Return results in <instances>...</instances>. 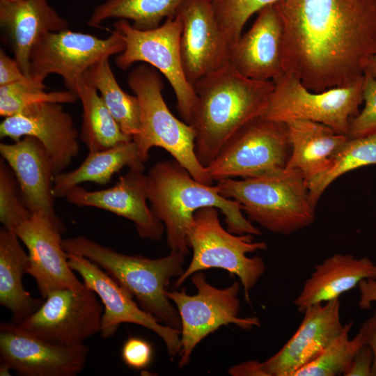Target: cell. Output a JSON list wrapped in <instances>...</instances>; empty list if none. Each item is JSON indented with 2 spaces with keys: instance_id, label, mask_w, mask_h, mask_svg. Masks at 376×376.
<instances>
[{
  "instance_id": "obj_1",
  "label": "cell",
  "mask_w": 376,
  "mask_h": 376,
  "mask_svg": "<svg viewBox=\"0 0 376 376\" xmlns=\"http://www.w3.org/2000/svg\"><path fill=\"white\" fill-rule=\"evenodd\" d=\"M285 72L320 92L364 75L376 55V0H281Z\"/></svg>"
},
{
  "instance_id": "obj_2",
  "label": "cell",
  "mask_w": 376,
  "mask_h": 376,
  "mask_svg": "<svg viewBox=\"0 0 376 376\" xmlns=\"http://www.w3.org/2000/svg\"><path fill=\"white\" fill-rule=\"evenodd\" d=\"M193 86L196 102L190 125L196 157L206 167L240 130L263 114L274 82L249 79L229 65Z\"/></svg>"
},
{
  "instance_id": "obj_3",
  "label": "cell",
  "mask_w": 376,
  "mask_h": 376,
  "mask_svg": "<svg viewBox=\"0 0 376 376\" xmlns=\"http://www.w3.org/2000/svg\"><path fill=\"white\" fill-rule=\"evenodd\" d=\"M146 175L148 200L164 226L171 252L189 253L187 235L195 212L203 207L221 210L227 230L232 233L260 235V230L244 216L240 203L222 196L217 185L194 179L174 159L156 163Z\"/></svg>"
},
{
  "instance_id": "obj_4",
  "label": "cell",
  "mask_w": 376,
  "mask_h": 376,
  "mask_svg": "<svg viewBox=\"0 0 376 376\" xmlns=\"http://www.w3.org/2000/svg\"><path fill=\"white\" fill-rule=\"evenodd\" d=\"M62 245L67 253L98 265L160 323L180 330L178 312L166 291L171 280L183 273L185 255L171 251L166 256L152 259L123 254L82 235L64 239Z\"/></svg>"
},
{
  "instance_id": "obj_5",
  "label": "cell",
  "mask_w": 376,
  "mask_h": 376,
  "mask_svg": "<svg viewBox=\"0 0 376 376\" xmlns=\"http://www.w3.org/2000/svg\"><path fill=\"white\" fill-rule=\"evenodd\" d=\"M217 182L220 194L240 203L252 223L274 233L290 235L315 221L316 206L299 170L285 168L268 175Z\"/></svg>"
},
{
  "instance_id": "obj_6",
  "label": "cell",
  "mask_w": 376,
  "mask_h": 376,
  "mask_svg": "<svg viewBox=\"0 0 376 376\" xmlns=\"http://www.w3.org/2000/svg\"><path fill=\"white\" fill-rule=\"evenodd\" d=\"M127 81L140 105V130L133 141L143 162L148 159L152 148H161L194 179L212 185L213 180L196 155L195 130L175 118L168 108L162 96L164 84L158 70L143 63L130 72Z\"/></svg>"
},
{
  "instance_id": "obj_7",
  "label": "cell",
  "mask_w": 376,
  "mask_h": 376,
  "mask_svg": "<svg viewBox=\"0 0 376 376\" xmlns=\"http://www.w3.org/2000/svg\"><path fill=\"white\" fill-rule=\"evenodd\" d=\"M253 236L234 234L224 229L216 207L197 210L187 235L192 257L187 267L177 278L175 286H180L197 272L219 268L239 278L244 299L250 303L251 291L264 274L265 265L259 256L249 257L247 254L267 248L264 242H253Z\"/></svg>"
},
{
  "instance_id": "obj_8",
  "label": "cell",
  "mask_w": 376,
  "mask_h": 376,
  "mask_svg": "<svg viewBox=\"0 0 376 376\" xmlns=\"http://www.w3.org/2000/svg\"><path fill=\"white\" fill-rule=\"evenodd\" d=\"M114 30L125 43L123 52L115 63L123 70L136 62L148 64L159 71L172 87L179 113L190 125L196 102L194 86L187 81L182 65L180 42L182 22L177 13L158 27L142 31L135 29L128 20L119 19Z\"/></svg>"
},
{
  "instance_id": "obj_9",
  "label": "cell",
  "mask_w": 376,
  "mask_h": 376,
  "mask_svg": "<svg viewBox=\"0 0 376 376\" xmlns=\"http://www.w3.org/2000/svg\"><path fill=\"white\" fill-rule=\"evenodd\" d=\"M363 78L340 87L316 92L292 74L273 81L274 89L263 117L286 123L307 120L324 124L348 136L352 118L363 103Z\"/></svg>"
},
{
  "instance_id": "obj_10",
  "label": "cell",
  "mask_w": 376,
  "mask_h": 376,
  "mask_svg": "<svg viewBox=\"0 0 376 376\" xmlns=\"http://www.w3.org/2000/svg\"><path fill=\"white\" fill-rule=\"evenodd\" d=\"M197 292L189 295L185 289L166 291L175 305L181 322L179 367L190 362L191 355L201 341L224 325L233 324L242 329L260 325L257 317L240 318V285L235 281L225 288L210 284L202 271L191 275Z\"/></svg>"
},
{
  "instance_id": "obj_11",
  "label": "cell",
  "mask_w": 376,
  "mask_h": 376,
  "mask_svg": "<svg viewBox=\"0 0 376 376\" xmlns=\"http://www.w3.org/2000/svg\"><path fill=\"white\" fill-rule=\"evenodd\" d=\"M290 154L286 124L261 116L240 130L205 169L213 181L265 176L285 169Z\"/></svg>"
},
{
  "instance_id": "obj_12",
  "label": "cell",
  "mask_w": 376,
  "mask_h": 376,
  "mask_svg": "<svg viewBox=\"0 0 376 376\" xmlns=\"http://www.w3.org/2000/svg\"><path fill=\"white\" fill-rule=\"evenodd\" d=\"M124 49V41L115 30L104 39L68 29L47 32L31 49L29 77L44 84L48 75L56 74L66 88L74 92L77 81L91 66Z\"/></svg>"
},
{
  "instance_id": "obj_13",
  "label": "cell",
  "mask_w": 376,
  "mask_h": 376,
  "mask_svg": "<svg viewBox=\"0 0 376 376\" xmlns=\"http://www.w3.org/2000/svg\"><path fill=\"white\" fill-rule=\"evenodd\" d=\"M40 306L19 324L24 331L61 346H77L100 332L103 305L85 285L49 294Z\"/></svg>"
},
{
  "instance_id": "obj_14",
  "label": "cell",
  "mask_w": 376,
  "mask_h": 376,
  "mask_svg": "<svg viewBox=\"0 0 376 376\" xmlns=\"http://www.w3.org/2000/svg\"><path fill=\"white\" fill-rule=\"evenodd\" d=\"M67 253L70 268L81 276L84 285L97 294L103 305L102 338L114 336L123 323L135 324L159 336L171 359L179 354L180 330L160 323L143 310L129 292L95 263L81 256Z\"/></svg>"
},
{
  "instance_id": "obj_15",
  "label": "cell",
  "mask_w": 376,
  "mask_h": 376,
  "mask_svg": "<svg viewBox=\"0 0 376 376\" xmlns=\"http://www.w3.org/2000/svg\"><path fill=\"white\" fill-rule=\"evenodd\" d=\"M177 13L182 22V65L193 86L230 65V46L210 0H185Z\"/></svg>"
},
{
  "instance_id": "obj_16",
  "label": "cell",
  "mask_w": 376,
  "mask_h": 376,
  "mask_svg": "<svg viewBox=\"0 0 376 376\" xmlns=\"http://www.w3.org/2000/svg\"><path fill=\"white\" fill-rule=\"evenodd\" d=\"M88 354L85 344L61 346L37 338L17 324H0L1 362L22 376H76Z\"/></svg>"
},
{
  "instance_id": "obj_17",
  "label": "cell",
  "mask_w": 376,
  "mask_h": 376,
  "mask_svg": "<svg viewBox=\"0 0 376 376\" xmlns=\"http://www.w3.org/2000/svg\"><path fill=\"white\" fill-rule=\"evenodd\" d=\"M62 104L40 102L4 118L1 138L17 141L25 136L37 139L45 148L55 175L64 171L79 151V132Z\"/></svg>"
},
{
  "instance_id": "obj_18",
  "label": "cell",
  "mask_w": 376,
  "mask_h": 376,
  "mask_svg": "<svg viewBox=\"0 0 376 376\" xmlns=\"http://www.w3.org/2000/svg\"><path fill=\"white\" fill-rule=\"evenodd\" d=\"M14 231L27 249L28 274L35 280L43 299L58 290L84 286L69 265L62 245L63 232L50 219L33 213Z\"/></svg>"
},
{
  "instance_id": "obj_19",
  "label": "cell",
  "mask_w": 376,
  "mask_h": 376,
  "mask_svg": "<svg viewBox=\"0 0 376 376\" xmlns=\"http://www.w3.org/2000/svg\"><path fill=\"white\" fill-rule=\"evenodd\" d=\"M143 169H129L111 187L89 191L77 186L68 191L66 201L78 207H91L112 212L133 222L139 236L159 240L164 226L148 207L147 175Z\"/></svg>"
},
{
  "instance_id": "obj_20",
  "label": "cell",
  "mask_w": 376,
  "mask_h": 376,
  "mask_svg": "<svg viewBox=\"0 0 376 376\" xmlns=\"http://www.w3.org/2000/svg\"><path fill=\"white\" fill-rule=\"evenodd\" d=\"M290 338L263 362L266 376H293L318 357L344 330L339 299L313 305Z\"/></svg>"
},
{
  "instance_id": "obj_21",
  "label": "cell",
  "mask_w": 376,
  "mask_h": 376,
  "mask_svg": "<svg viewBox=\"0 0 376 376\" xmlns=\"http://www.w3.org/2000/svg\"><path fill=\"white\" fill-rule=\"evenodd\" d=\"M251 28L230 50V65L257 81H274L285 73L283 24L276 3L258 13Z\"/></svg>"
},
{
  "instance_id": "obj_22",
  "label": "cell",
  "mask_w": 376,
  "mask_h": 376,
  "mask_svg": "<svg viewBox=\"0 0 376 376\" xmlns=\"http://www.w3.org/2000/svg\"><path fill=\"white\" fill-rule=\"evenodd\" d=\"M0 154L14 173L30 212L45 215L63 232V224L54 207L55 174L42 144L34 137L25 136L11 143H1Z\"/></svg>"
},
{
  "instance_id": "obj_23",
  "label": "cell",
  "mask_w": 376,
  "mask_h": 376,
  "mask_svg": "<svg viewBox=\"0 0 376 376\" xmlns=\"http://www.w3.org/2000/svg\"><path fill=\"white\" fill-rule=\"evenodd\" d=\"M0 24L10 38L14 58L28 77L30 54L40 36L68 29V22L47 0L0 1Z\"/></svg>"
},
{
  "instance_id": "obj_24",
  "label": "cell",
  "mask_w": 376,
  "mask_h": 376,
  "mask_svg": "<svg viewBox=\"0 0 376 376\" xmlns=\"http://www.w3.org/2000/svg\"><path fill=\"white\" fill-rule=\"evenodd\" d=\"M369 279L376 280V265L370 259L335 253L315 267L292 302L303 313L311 306L339 299Z\"/></svg>"
},
{
  "instance_id": "obj_25",
  "label": "cell",
  "mask_w": 376,
  "mask_h": 376,
  "mask_svg": "<svg viewBox=\"0 0 376 376\" xmlns=\"http://www.w3.org/2000/svg\"><path fill=\"white\" fill-rule=\"evenodd\" d=\"M290 154L285 168L301 171L307 182L324 171L348 136L331 127L307 120L285 123Z\"/></svg>"
},
{
  "instance_id": "obj_26",
  "label": "cell",
  "mask_w": 376,
  "mask_h": 376,
  "mask_svg": "<svg viewBox=\"0 0 376 376\" xmlns=\"http://www.w3.org/2000/svg\"><path fill=\"white\" fill-rule=\"evenodd\" d=\"M15 231L0 228V304L12 314L11 322L19 324L42 303L23 286L22 279L28 274V253Z\"/></svg>"
},
{
  "instance_id": "obj_27",
  "label": "cell",
  "mask_w": 376,
  "mask_h": 376,
  "mask_svg": "<svg viewBox=\"0 0 376 376\" xmlns=\"http://www.w3.org/2000/svg\"><path fill=\"white\" fill-rule=\"evenodd\" d=\"M144 164L133 139L104 150L88 151L78 167L55 175L54 196L65 197L70 190L84 182L104 185L124 167L144 170Z\"/></svg>"
},
{
  "instance_id": "obj_28",
  "label": "cell",
  "mask_w": 376,
  "mask_h": 376,
  "mask_svg": "<svg viewBox=\"0 0 376 376\" xmlns=\"http://www.w3.org/2000/svg\"><path fill=\"white\" fill-rule=\"evenodd\" d=\"M74 92L83 109L79 139L88 151L104 150L133 139L122 131L97 91L84 75L77 81Z\"/></svg>"
},
{
  "instance_id": "obj_29",
  "label": "cell",
  "mask_w": 376,
  "mask_h": 376,
  "mask_svg": "<svg viewBox=\"0 0 376 376\" xmlns=\"http://www.w3.org/2000/svg\"><path fill=\"white\" fill-rule=\"evenodd\" d=\"M86 80L100 93L111 114L126 134L136 136L140 130V105L137 97L125 92L111 70L109 58L91 66Z\"/></svg>"
},
{
  "instance_id": "obj_30",
  "label": "cell",
  "mask_w": 376,
  "mask_h": 376,
  "mask_svg": "<svg viewBox=\"0 0 376 376\" xmlns=\"http://www.w3.org/2000/svg\"><path fill=\"white\" fill-rule=\"evenodd\" d=\"M185 0H106L96 7L88 24L100 27L103 21L115 17L133 22L135 29L151 30L164 19L175 16Z\"/></svg>"
},
{
  "instance_id": "obj_31",
  "label": "cell",
  "mask_w": 376,
  "mask_h": 376,
  "mask_svg": "<svg viewBox=\"0 0 376 376\" xmlns=\"http://www.w3.org/2000/svg\"><path fill=\"white\" fill-rule=\"evenodd\" d=\"M370 165H376V134L348 137L327 169L307 182L312 202L316 206L324 191L343 174Z\"/></svg>"
},
{
  "instance_id": "obj_32",
  "label": "cell",
  "mask_w": 376,
  "mask_h": 376,
  "mask_svg": "<svg viewBox=\"0 0 376 376\" xmlns=\"http://www.w3.org/2000/svg\"><path fill=\"white\" fill-rule=\"evenodd\" d=\"M352 327V322L345 324L343 332L318 357L296 371L293 376L343 375L356 352L366 344L359 331L350 338Z\"/></svg>"
},
{
  "instance_id": "obj_33",
  "label": "cell",
  "mask_w": 376,
  "mask_h": 376,
  "mask_svg": "<svg viewBox=\"0 0 376 376\" xmlns=\"http://www.w3.org/2000/svg\"><path fill=\"white\" fill-rule=\"evenodd\" d=\"M46 88L44 84L36 81L0 86V116L3 118L13 116L40 102L71 104L79 100L77 93L69 89L47 92Z\"/></svg>"
},
{
  "instance_id": "obj_34",
  "label": "cell",
  "mask_w": 376,
  "mask_h": 376,
  "mask_svg": "<svg viewBox=\"0 0 376 376\" xmlns=\"http://www.w3.org/2000/svg\"><path fill=\"white\" fill-rule=\"evenodd\" d=\"M217 21L230 44H236L249 19L267 6L281 0H210Z\"/></svg>"
},
{
  "instance_id": "obj_35",
  "label": "cell",
  "mask_w": 376,
  "mask_h": 376,
  "mask_svg": "<svg viewBox=\"0 0 376 376\" xmlns=\"http://www.w3.org/2000/svg\"><path fill=\"white\" fill-rule=\"evenodd\" d=\"M32 213L24 204L19 187L10 167L0 159V222L11 230L27 220Z\"/></svg>"
},
{
  "instance_id": "obj_36",
  "label": "cell",
  "mask_w": 376,
  "mask_h": 376,
  "mask_svg": "<svg viewBox=\"0 0 376 376\" xmlns=\"http://www.w3.org/2000/svg\"><path fill=\"white\" fill-rule=\"evenodd\" d=\"M363 109L352 118L349 137L376 134V79L364 75Z\"/></svg>"
},
{
  "instance_id": "obj_37",
  "label": "cell",
  "mask_w": 376,
  "mask_h": 376,
  "mask_svg": "<svg viewBox=\"0 0 376 376\" xmlns=\"http://www.w3.org/2000/svg\"><path fill=\"white\" fill-rule=\"evenodd\" d=\"M152 347L143 338L131 336L124 343L121 350L123 362L133 369L147 368L152 361Z\"/></svg>"
},
{
  "instance_id": "obj_38",
  "label": "cell",
  "mask_w": 376,
  "mask_h": 376,
  "mask_svg": "<svg viewBox=\"0 0 376 376\" xmlns=\"http://www.w3.org/2000/svg\"><path fill=\"white\" fill-rule=\"evenodd\" d=\"M33 81L22 71L15 58L0 50V86L16 83H29Z\"/></svg>"
},
{
  "instance_id": "obj_39",
  "label": "cell",
  "mask_w": 376,
  "mask_h": 376,
  "mask_svg": "<svg viewBox=\"0 0 376 376\" xmlns=\"http://www.w3.org/2000/svg\"><path fill=\"white\" fill-rule=\"evenodd\" d=\"M373 361V351L365 344L356 352L343 375L372 376Z\"/></svg>"
},
{
  "instance_id": "obj_40",
  "label": "cell",
  "mask_w": 376,
  "mask_h": 376,
  "mask_svg": "<svg viewBox=\"0 0 376 376\" xmlns=\"http://www.w3.org/2000/svg\"><path fill=\"white\" fill-rule=\"evenodd\" d=\"M359 331L362 334L366 344L373 351L374 361L372 376H376V310L361 324Z\"/></svg>"
},
{
  "instance_id": "obj_41",
  "label": "cell",
  "mask_w": 376,
  "mask_h": 376,
  "mask_svg": "<svg viewBox=\"0 0 376 376\" xmlns=\"http://www.w3.org/2000/svg\"><path fill=\"white\" fill-rule=\"evenodd\" d=\"M229 373L235 376H266L263 362L249 361L230 368Z\"/></svg>"
},
{
  "instance_id": "obj_42",
  "label": "cell",
  "mask_w": 376,
  "mask_h": 376,
  "mask_svg": "<svg viewBox=\"0 0 376 376\" xmlns=\"http://www.w3.org/2000/svg\"><path fill=\"white\" fill-rule=\"evenodd\" d=\"M359 285L361 292L359 306L362 308H367L370 301H376V280H364Z\"/></svg>"
},
{
  "instance_id": "obj_43",
  "label": "cell",
  "mask_w": 376,
  "mask_h": 376,
  "mask_svg": "<svg viewBox=\"0 0 376 376\" xmlns=\"http://www.w3.org/2000/svg\"><path fill=\"white\" fill-rule=\"evenodd\" d=\"M364 75L376 79V55L371 56L367 61L364 69Z\"/></svg>"
},
{
  "instance_id": "obj_44",
  "label": "cell",
  "mask_w": 376,
  "mask_h": 376,
  "mask_svg": "<svg viewBox=\"0 0 376 376\" xmlns=\"http://www.w3.org/2000/svg\"><path fill=\"white\" fill-rule=\"evenodd\" d=\"M10 370H12L8 365L4 363H0V375H10Z\"/></svg>"
},
{
  "instance_id": "obj_45",
  "label": "cell",
  "mask_w": 376,
  "mask_h": 376,
  "mask_svg": "<svg viewBox=\"0 0 376 376\" xmlns=\"http://www.w3.org/2000/svg\"><path fill=\"white\" fill-rule=\"evenodd\" d=\"M0 1H21V0H0Z\"/></svg>"
}]
</instances>
